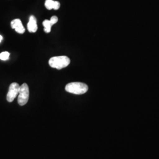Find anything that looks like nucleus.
<instances>
[{
    "instance_id": "nucleus-6",
    "label": "nucleus",
    "mask_w": 159,
    "mask_h": 159,
    "mask_svg": "<svg viewBox=\"0 0 159 159\" xmlns=\"http://www.w3.org/2000/svg\"><path fill=\"white\" fill-rule=\"evenodd\" d=\"M27 29L30 33H35L38 29L37 24V20L35 17L31 16L30 17L29 22L27 24Z\"/></svg>"
},
{
    "instance_id": "nucleus-7",
    "label": "nucleus",
    "mask_w": 159,
    "mask_h": 159,
    "mask_svg": "<svg viewBox=\"0 0 159 159\" xmlns=\"http://www.w3.org/2000/svg\"><path fill=\"white\" fill-rule=\"evenodd\" d=\"M43 25L44 27V31L46 33H49L51 31V27H52V24L50 20H46L43 21Z\"/></svg>"
},
{
    "instance_id": "nucleus-10",
    "label": "nucleus",
    "mask_w": 159,
    "mask_h": 159,
    "mask_svg": "<svg viewBox=\"0 0 159 159\" xmlns=\"http://www.w3.org/2000/svg\"><path fill=\"white\" fill-rule=\"evenodd\" d=\"M60 7V4L58 1H54V4H53V8L55 10H57L59 9Z\"/></svg>"
},
{
    "instance_id": "nucleus-5",
    "label": "nucleus",
    "mask_w": 159,
    "mask_h": 159,
    "mask_svg": "<svg viewBox=\"0 0 159 159\" xmlns=\"http://www.w3.org/2000/svg\"><path fill=\"white\" fill-rule=\"evenodd\" d=\"M12 29H15L16 31L19 34H23L25 32V29L23 26L21 21L20 19H15L11 23Z\"/></svg>"
},
{
    "instance_id": "nucleus-12",
    "label": "nucleus",
    "mask_w": 159,
    "mask_h": 159,
    "mask_svg": "<svg viewBox=\"0 0 159 159\" xmlns=\"http://www.w3.org/2000/svg\"><path fill=\"white\" fill-rule=\"evenodd\" d=\"M2 40V36L0 35V43L1 42Z\"/></svg>"
},
{
    "instance_id": "nucleus-11",
    "label": "nucleus",
    "mask_w": 159,
    "mask_h": 159,
    "mask_svg": "<svg viewBox=\"0 0 159 159\" xmlns=\"http://www.w3.org/2000/svg\"><path fill=\"white\" fill-rule=\"evenodd\" d=\"M50 22H51V24H52V25H54V24H55L56 23H57V21H58V18H57V16H52V17H51V19H50Z\"/></svg>"
},
{
    "instance_id": "nucleus-9",
    "label": "nucleus",
    "mask_w": 159,
    "mask_h": 159,
    "mask_svg": "<svg viewBox=\"0 0 159 159\" xmlns=\"http://www.w3.org/2000/svg\"><path fill=\"white\" fill-rule=\"evenodd\" d=\"M9 56H10V53L7 51H4L0 54V59L1 60H7L8 59Z\"/></svg>"
},
{
    "instance_id": "nucleus-8",
    "label": "nucleus",
    "mask_w": 159,
    "mask_h": 159,
    "mask_svg": "<svg viewBox=\"0 0 159 159\" xmlns=\"http://www.w3.org/2000/svg\"><path fill=\"white\" fill-rule=\"evenodd\" d=\"M54 1L53 0H46L45 2V6L47 10H51L53 8Z\"/></svg>"
},
{
    "instance_id": "nucleus-1",
    "label": "nucleus",
    "mask_w": 159,
    "mask_h": 159,
    "mask_svg": "<svg viewBox=\"0 0 159 159\" xmlns=\"http://www.w3.org/2000/svg\"><path fill=\"white\" fill-rule=\"evenodd\" d=\"M66 91L74 94H83L89 90L88 85L83 83L73 82L67 84L65 87Z\"/></svg>"
},
{
    "instance_id": "nucleus-3",
    "label": "nucleus",
    "mask_w": 159,
    "mask_h": 159,
    "mask_svg": "<svg viewBox=\"0 0 159 159\" xmlns=\"http://www.w3.org/2000/svg\"><path fill=\"white\" fill-rule=\"evenodd\" d=\"M18 102L20 106L25 105L29 99V88L26 83H24L20 87V90L18 93Z\"/></svg>"
},
{
    "instance_id": "nucleus-2",
    "label": "nucleus",
    "mask_w": 159,
    "mask_h": 159,
    "mask_svg": "<svg viewBox=\"0 0 159 159\" xmlns=\"http://www.w3.org/2000/svg\"><path fill=\"white\" fill-rule=\"evenodd\" d=\"M48 63L52 68L61 70L68 66L70 63V59L64 56L53 57L49 60Z\"/></svg>"
},
{
    "instance_id": "nucleus-4",
    "label": "nucleus",
    "mask_w": 159,
    "mask_h": 159,
    "mask_svg": "<svg viewBox=\"0 0 159 159\" xmlns=\"http://www.w3.org/2000/svg\"><path fill=\"white\" fill-rule=\"evenodd\" d=\"M20 87V86L17 83H12L10 84L7 95V100L8 102H11L14 101L19 93Z\"/></svg>"
}]
</instances>
